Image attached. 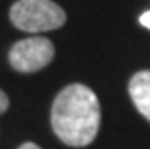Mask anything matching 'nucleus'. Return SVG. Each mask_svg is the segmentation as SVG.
Returning a JSON list of instances; mask_svg holds the SVG:
<instances>
[{"instance_id": "f257e3e1", "label": "nucleus", "mask_w": 150, "mask_h": 149, "mask_svg": "<svg viewBox=\"0 0 150 149\" xmlns=\"http://www.w3.org/2000/svg\"><path fill=\"white\" fill-rule=\"evenodd\" d=\"M52 129L61 142L71 147H84L95 140L100 128V102L86 85L64 86L52 102Z\"/></svg>"}, {"instance_id": "f03ea898", "label": "nucleus", "mask_w": 150, "mask_h": 149, "mask_svg": "<svg viewBox=\"0 0 150 149\" xmlns=\"http://www.w3.org/2000/svg\"><path fill=\"white\" fill-rule=\"evenodd\" d=\"M11 24L25 32L55 31L66 24V13L52 0H16L9 9Z\"/></svg>"}, {"instance_id": "7ed1b4c3", "label": "nucleus", "mask_w": 150, "mask_h": 149, "mask_svg": "<svg viewBox=\"0 0 150 149\" xmlns=\"http://www.w3.org/2000/svg\"><path fill=\"white\" fill-rule=\"evenodd\" d=\"M55 56L54 43L45 36H30V38L16 42L9 50V63L16 72L30 74L45 68Z\"/></svg>"}, {"instance_id": "20e7f679", "label": "nucleus", "mask_w": 150, "mask_h": 149, "mask_svg": "<svg viewBox=\"0 0 150 149\" xmlns=\"http://www.w3.org/2000/svg\"><path fill=\"white\" fill-rule=\"evenodd\" d=\"M129 95L136 110L150 122V70L136 72L129 81Z\"/></svg>"}, {"instance_id": "39448f33", "label": "nucleus", "mask_w": 150, "mask_h": 149, "mask_svg": "<svg viewBox=\"0 0 150 149\" xmlns=\"http://www.w3.org/2000/svg\"><path fill=\"white\" fill-rule=\"evenodd\" d=\"M7 108H9V97L0 90V113H4Z\"/></svg>"}, {"instance_id": "423d86ee", "label": "nucleus", "mask_w": 150, "mask_h": 149, "mask_svg": "<svg viewBox=\"0 0 150 149\" xmlns=\"http://www.w3.org/2000/svg\"><path fill=\"white\" fill-rule=\"evenodd\" d=\"M139 24L150 31V11H145V13L139 16Z\"/></svg>"}, {"instance_id": "0eeeda50", "label": "nucleus", "mask_w": 150, "mask_h": 149, "mask_svg": "<svg viewBox=\"0 0 150 149\" xmlns=\"http://www.w3.org/2000/svg\"><path fill=\"white\" fill-rule=\"evenodd\" d=\"M18 149H41V147L36 145V144H32V142H25V144H22Z\"/></svg>"}]
</instances>
